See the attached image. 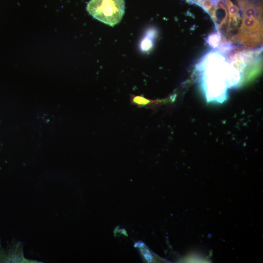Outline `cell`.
<instances>
[{"label": "cell", "instance_id": "6da1fadb", "mask_svg": "<svg viewBox=\"0 0 263 263\" xmlns=\"http://www.w3.org/2000/svg\"><path fill=\"white\" fill-rule=\"evenodd\" d=\"M232 52L212 49L195 66L196 79L207 102L223 103L228 97L229 89L244 84L243 72L231 57Z\"/></svg>", "mask_w": 263, "mask_h": 263}, {"label": "cell", "instance_id": "7a4b0ae2", "mask_svg": "<svg viewBox=\"0 0 263 263\" xmlns=\"http://www.w3.org/2000/svg\"><path fill=\"white\" fill-rule=\"evenodd\" d=\"M241 23L235 42L246 49L260 47L263 42V10L255 0H238Z\"/></svg>", "mask_w": 263, "mask_h": 263}, {"label": "cell", "instance_id": "3957f363", "mask_svg": "<svg viewBox=\"0 0 263 263\" xmlns=\"http://www.w3.org/2000/svg\"><path fill=\"white\" fill-rule=\"evenodd\" d=\"M86 9L94 19L113 26L122 19L125 12L124 0H90Z\"/></svg>", "mask_w": 263, "mask_h": 263}, {"label": "cell", "instance_id": "277c9868", "mask_svg": "<svg viewBox=\"0 0 263 263\" xmlns=\"http://www.w3.org/2000/svg\"><path fill=\"white\" fill-rule=\"evenodd\" d=\"M157 32L154 28L149 30L140 43V48L142 52H148L153 46L154 40Z\"/></svg>", "mask_w": 263, "mask_h": 263}, {"label": "cell", "instance_id": "5b68a950", "mask_svg": "<svg viewBox=\"0 0 263 263\" xmlns=\"http://www.w3.org/2000/svg\"><path fill=\"white\" fill-rule=\"evenodd\" d=\"M226 41L221 33L217 30L211 33L207 38V42L212 49L219 48L222 44Z\"/></svg>", "mask_w": 263, "mask_h": 263}, {"label": "cell", "instance_id": "8992f818", "mask_svg": "<svg viewBox=\"0 0 263 263\" xmlns=\"http://www.w3.org/2000/svg\"><path fill=\"white\" fill-rule=\"evenodd\" d=\"M131 100L132 104L140 108L155 104V102H156L141 96L133 95L131 96Z\"/></svg>", "mask_w": 263, "mask_h": 263}, {"label": "cell", "instance_id": "52a82bcc", "mask_svg": "<svg viewBox=\"0 0 263 263\" xmlns=\"http://www.w3.org/2000/svg\"><path fill=\"white\" fill-rule=\"evenodd\" d=\"M188 1L195 3L196 4L199 5L200 3L202 0H187Z\"/></svg>", "mask_w": 263, "mask_h": 263}]
</instances>
